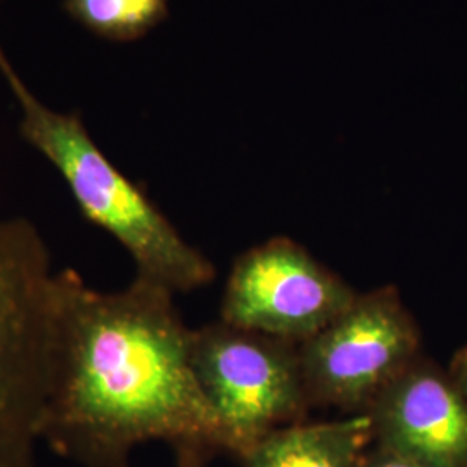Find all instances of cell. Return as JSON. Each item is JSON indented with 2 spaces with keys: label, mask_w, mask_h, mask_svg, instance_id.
Wrapping results in <instances>:
<instances>
[{
  "label": "cell",
  "mask_w": 467,
  "mask_h": 467,
  "mask_svg": "<svg viewBox=\"0 0 467 467\" xmlns=\"http://www.w3.org/2000/svg\"><path fill=\"white\" fill-rule=\"evenodd\" d=\"M372 443V422L362 412L327 422L287 424L237 457L243 467H360Z\"/></svg>",
  "instance_id": "8"
},
{
  "label": "cell",
  "mask_w": 467,
  "mask_h": 467,
  "mask_svg": "<svg viewBox=\"0 0 467 467\" xmlns=\"http://www.w3.org/2000/svg\"><path fill=\"white\" fill-rule=\"evenodd\" d=\"M59 322L40 438L82 467H130L132 451L165 441L202 462L227 440L192 368V329L173 293L135 277L100 291L57 270Z\"/></svg>",
  "instance_id": "1"
},
{
  "label": "cell",
  "mask_w": 467,
  "mask_h": 467,
  "mask_svg": "<svg viewBox=\"0 0 467 467\" xmlns=\"http://www.w3.org/2000/svg\"><path fill=\"white\" fill-rule=\"evenodd\" d=\"M179 467H202V462H181Z\"/></svg>",
  "instance_id": "12"
},
{
  "label": "cell",
  "mask_w": 467,
  "mask_h": 467,
  "mask_svg": "<svg viewBox=\"0 0 467 467\" xmlns=\"http://www.w3.org/2000/svg\"><path fill=\"white\" fill-rule=\"evenodd\" d=\"M357 295L298 243L274 237L235 260L222 322L300 345L339 317Z\"/></svg>",
  "instance_id": "6"
},
{
  "label": "cell",
  "mask_w": 467,
  "mask_h": 467,
  "mask_svg": "<svg viewBox=\"0 0 467 467\" xmlns=\"http://www.w3.org/2000/svg\"><path fill=\"white\" fill-rule=\"evenodd\" d=\"M0 2H2V0H0Z\"/></svg>",
  "instance_id": "13"
},
{
  "label": "cell",
  "mask_w": 467,
  "mask_h": 467,
  "mask_svg": "<svg viewBox=\"0 0 467 467\" xmlns=\"http://www.w3.org/2000/svg\"><path fill=\"white\" fill-rule=\"evenodd\" d=\"M374 445L422 467H467V400L416 360L368 407Z\"/></svg>",
  "instance_id": "7"
},
{
  "label": "cell",
  "mask_w": 467,
  "mask_h": 467,
  "mask_svg": "<svg viewBox=\"0 0 467 467\" xmlns=\"http://www.w3.org/2000/svg\"><path fill=\"white\" fill-rule=\"evenodd\" d=\"M360 467H422L410 461H405L389 451H383L372 443Z\"/></svg>",
  "instance_id": "10"
},
{
  "label": "cell",
  "mask_w": 467,
  "mask_h": 467,
  "mask_svg": "<svg viewBox=\"0 0 467 467\" xmlns=\"http://www.w3.org/2000/svg\"><path fill=\"white\" fill-rule=\"evenodd\" d=\"M67 16L109 42H130L152 28L167 0H63Z\"/></svg>",
  "instance_id": "9"
},
{
  "label": "cell",
  "mask_w": 467,
  "mask_h": 467,
  "mask_svg": "<svg viewBox=\"0 0 467 467\" xmlns=\"http://www.w3.org/2000/svg\"><path fill=\"white\" fill-rule=\"evenodd\" d=\"M57 322L47 243L26 218L0 220V467H36Z\"/></svg>",
  "instance_id": "3"
},
{
  "label": "cell",
  "mask_w": 467,
  "mask_h": 467,
  "mask_svg": "<svg viewBox=\"0 0 467 467\" xmlns=\"http://www.w3.org/2000/svg\"><path fill=\"white\" fill-rule=\"evenodd\" d=\"M451 379L467 400V347H464L461 351H457V355L453 357Z\"/></svg>",
  "instance_id": "11"
},
{
  "label": "cell",
  "mask_w": 467,
  "mask_h": 467,
  "mask_svg": "<svg viewBox=\"0 0 467 467\" xmlns=\"http://www.w3.org/2000/svg\"><path fill=\"white\" fill-rule=\"evenodd\" d=\"M419 347L418 326L393 285L358 293L339 317L298 345L310 405L368 412L419 360Z\"/></svg>",
  "instance_id": "5"
},
{
  "label": "cell",
  "mask_w": 467,
  "mask_h": 467,
  "mask_svg": "<svg viewBox=\"0 0 467 467\" xmlns=\"http://www.w3.org/2000/svg\"><path fill=\"white\" fill-rule=\"evenodd\" d=\"M0 71L21 108V137L57 170L82 217L115 237L132 256L135 277L173 295L213 283V264L106 158L78 111L59 113L36 99L2 49Z\"/></svg>",
  "instance_id": "2"
},
{
  "label": "cell",
  "mask_w": 467,
  "mask_h": 467,
  "mask_svg": "<svg viewBox=\"0 0 467 467\" xmlns=\"http://www.w3.org/2000/svg\"><path fill=\"white\" fill-rule=\"evenodd\" d=\"M192 368L234 455L310 407L296 343L220 320L192 331Z\"/></svg>",
  "instance_id": "4"
}]
</instances>
